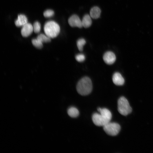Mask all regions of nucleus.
<instances>
[{"instance_id": "nucleus-1", "label": "nucleus", "mask_w": 153, "mask_h": 153, "mask_svg": "<svg viewBox=\"0 0 153 153\" xmlns=\"http://www.w3.org/2000/svg\"><path fill=\"white\" fill-rule=\"evenodd\" d=\"M76 90L80 94L85 95L90 94L92 89L91 79L88 77H84L78 82L76 86Z\"/></svg>"}, {"instance_id": "nucleus-2", "label": "nucleus", "mask_w": 153, "mask_h": 153, "mask_svg": "<svg viewBox=\"0 0 153 153\" xmlns=\"http://www.w3.org/2000/svg\"><path fill=\"white\" fill-rule=\"evenodd\" d=\"M44 29L46 35L50 38L56 37L59 34L60 31L59 25L53 21L46 22L44 25Z\"/></svg>"}, {"instance_id": "nucleus-3", "label": "nucleus", "mask_w": 153, "mask_h": 153, "mask_svg": "<svg viewBox=\"0 0 153 153\" xmlns=\"http://www.w3.org/2000/svg\"><path fill=\"white\" fill-rule=\"evenodd\" d=\"M118 109L122 115L126 116L132 111V109L126 99L124 97H120L118 101Z\"/></svg>"}, {"instance_id": "nucleus-4", "label": "nucleus", "mask_w": 153, "mask_h": 153, "mask_svg": "<svg viewBox=\"0 0 153 153\" xmlns=\"http://www.w3.org/2000/svg\"><path fill=\"white\" fill-rule=\"evenodd\" d=\"M103 129L108 135L114 136L117 135L119 132L120 126L117 123L110 122L103 126Z\"/></svg>"}, {"instance_id": "nucleus-5", "label": "nucleus", "mask_w": 153, "mask_h": 153, "mask_svg": "<svg viewBox=\"0 0 153 153\" xmlns=\"http://www.w3.org/2000/svg\"><path fill=\"white\" fill-rule=\"evenodd\" d=\"M94 123L96 126H103L110 122L105 118L101 114L97 113H94L92 116Z\"/></svg>"}, {"instance_id": "nucleus-6", "label": "nucleus", "mask_w": 153, "mask_h": 153, "mask_svg": "<svg viewBox=\"0 0 153 153\" xmlns=\"http://www.w3.org/2000/svg\"><path fill=\"white\" fill-rule=\"evenodd\" d=\"M69 25L72 27H78L81 28L82 26V21L77 15L74 14L71 16L68 20Z\"/></svg>"}, {"instance_id": "nucleus-7", "label": "nucleus", "mask_w": 153, "mask_h": 153, "mask_svg": "<svg viewBox=\"0 0 153 153\" xmlns=\"http://www.w3.org/2000/svg\"><path fill=\"white\" fill-rule=\"evenodd\" d=\"M103 60L107 64L111 65L116 60L115 55L111 51H107L103 55Z\"/></svg>"}, {"instance_id": "nucleus-8", "label": "nucleus", "mask_w": 153, "mask_h": 153, "mask_svg": "<svg viewBox=\"0 0 153 153\" xmlns=\"http://www.w3.org/2000/svg\"><path fill=\"white\" fill-rule=\"evenodd\" d=\"M33 31V27L30 23H27L22 26L21 34L22 36L27 37L29 36Z\"/></svg>"}, {"instance_id": "nucleus-9", "label": "nucleus", "mask_w": 153, "mask_h": 153, "mask_svg": "<svg viewBox=\"0 0 153 153\" xmlns=\"http://www.w3.org/2000/svg\"><path fill=\"white\" fill-rule=\"evenodd\" d=\"M112 80L114 83L116 85H123L124 82V80L121 74L118 72H116L113 74Z\"/></svg>"}, {"instance_id": "nucleus-10", "label": "nucleus", "mask_w": 153, "mask_h": 153, "mask_svg": "<svg viewBox=\"0 0 153 153\" xmlns=\"http://www.w3.org/2000/svg\"><path fill=\"white\" fill-rule=\"evenodd\" d=\"M14 23L15 25L17 27L23 26L27 23V18L24 14H20L18 15V18L15 21Z\"/></svg>"}, {"instance_id": "nucleus-11", "label": "nucleus", "mask_w": 153, "mask_h": 153, "mask_svg": "<svg viewBox=\"0 0 153 153\" xmlns=\"http://www.w3.org/2000/svg\"><path fill=\"white\" fill-rule=\"evenodd\" d=\"M98 111L105 118L110 122L112 118V114L111 112L107 109L105 108L97 109Z\"/></svg>"}, {"instance_id": "nucleus-12", "label": "nucleus", "mask_w": 153, "mask_h": 153, "mask_svg": "<svg viewBox=\"0 0 153 153\" xmlns=\"http://www.w3.org/2000/svg\"><path fill=\"white\" fill-rule=\"evenodd\" d=\"M101 11L99 7L95 6L92 7L90 11V15L91 17L94 19L99 18L100 16Z\"/></svg>"}, {"instance_id": "nucleus-13", "label": "nucleus", "mask_w": 153, "mask_h": 153, "mask_svg": "<svg viewBox=\"0 0 153 153\" xmlns=\"http://www.w3.org/2000/svg\"><path fill=\"white\" fill-rule=\"evenodd\" d=\"M91 17L88 14L85 15L82 20V26L85 28H88L91 26L92 24Z\"/></svg>"}, {"instance_id": "nucleus-14", "label": "nucleus", "mask_w": 153, "mask_h": 153, "mask_svg": "<svg viewBox=\"0 0 153 153\" xmlns=\"http://www.w3.org/2000/svg\"><path fill=\"white\" fill-rule=\"evenodd\" d=\"M67 113L72 118H76L79 114L78 109L74 107H71L67 110Z\"/></svg>"}, {"instance_id": "nucleus-15", "label": "nucleus", "mask_w": 153, "mask_h": 153, "mask_svg": "<svg viewBox=\"0 0 153 153\" xmlns=\"http://www.w3.org/2000/svg\"><path fill=\"white\" fill-rule=\"evenodd\" d=\"M37 39L40 41L42 43H47L51 41V38L46 35L43 34H40L37 37Z\"/></svg>"}, {"instance_id": "nucleus-16", "label": "nucleus", "mask_w": 153, "mask_h": 153, "mask_svg": "<svg viewBox=\"0 0 153 153\" xmlns=\"http://www.w3.org/2000/svg\"><path fill=\"white\" fill-rule=\"evenodd\" d=\"M86 42L85 40L83 38H81L78 39L77 41V45L78 50L82 51L83 47L86 44Z\"/></svg>"}, {"instance_id": "nucleus-17", "label": "nucleus", "mask_w": 153, "mask_h": 153, "mask_svg": "<svg viewBox=\"0 0 153 153\" xmlns=\"http://www.w3.org/2000/svg\"><path fill=\"white\" fill-rule=\"evenodd\" d=\"M32 43L34 46L38 49H41L43 47V43L37 38L33 39Z\"/></svg>"}, {"instance_id": "nucleus-18", "label": "nucleus", "mask_w": 153, "mask_h": 153, "mask_svg": "<svg viewBox=\"0 0 153 153\" xmlns=\"http://www.w3.org/2000/svg\"><path fill=\"white\" fill-rule=\"evenodd\" d=\"M33 29L34 32L35 33H39L41 29V26L40 23L38 22H36L33 24Z\"/></svg>"}, {"instance_id": "nucleus-19", "label": "nucleus", "mask_w": 153, "mask_h": 153, "mask_svg": "<svg viewBox=\"0 0 153 153\" xmlns=\"http://www.w3.org/2000/svg\"><path fill=\"white\" fill-rule=\"evenodd\" d=\"M54 14V11L51 10H47L43 13L44 16L45 17H50Z\"/></svg>"}, {"instance_id": "nucleus-20", "label": "nucleus", "mask_w": 153, "mask_h": 153, "mask_svg": "<svg viewBox=\"0 0 153 153\" xmlns=\"http://www.w3.org/2000/svg\"><path fill=\"white\" fill-rule=\"evenodd\" d=\"M75 58L76 61L79 62L84 61L85 58L84 55L82 54H77L75 56Z\"/></svg>"}]
</instances>
